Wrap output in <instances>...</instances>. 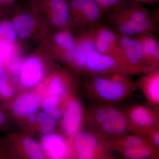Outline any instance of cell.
Returning <instances> with one entry per match:
<instances>
[{
    "mask_svg": "<svg viewBox=\"0 0 159 159\" xmlns=\"http://www.w3.org/2000/svg\"><path fill=\"white\" fill-rule=\"evenodd\" d=\"M109 22L119 33L130 36L151 32L157 29L159 9L149 12L142 4L133 0H122L111 9Z\"/></svg>",
    "mask_w": 159,
    "mask_h": 159,
    "instance_id": "cell-1",
    "label": "cell"
},
{
    "mask_svg": "<svg viewBox=\"0 0 159 159\" xmlns=\"http://www.w3.org/2000/svg\"><path fill=\"white\" fill-rule=\"evenodd\" d=\"M85 87L90 99L112 106L122 102L139 89L126 72L87 76Z\"/></svg>",
    "mask_w": 159,
    "mask_h": 159,
    "instance_id": "cell-2",
    "label": "cell"
},
{
    "mask_svg": "<svg viewBox=\"0 0 159 159\" xmlns=\"http://www.w3.org/2000/svg\"><path fill=\"white\" fill-rule=\"evenodd\" d=\"M74 146L76 157L80 159H114V152L108 139L94 132H79L74 138Z\"/></svg>",
    "mask_w": 159,
    "mask_h": 159,
    "instance_id": "cell-3",
    "label": "cell"
},
{
    "mask_svg": "<svg viewBox=\"0 0 159 159\" xmlns=\"http://www.w3.org/2000/svg\"><path fill=\"white\" fill-rule=\"evenodd\" d=\"M127 131L145 139L149 131L159 124V112L140 104L128 106L122 110Z\"/></svg>",
    "mask_w": 159,
    "mask_h": 159,
    "instance_id": "cell-4",
    "label": "cell"
},
{
    "mask_svg": "<svg viewBox=\"0 0 159 159\" xmlns=\"http://www.w3.org/2000/svg\"><path fill=\"white\" fill-rule=\"evenodd\" d=\"M82 70L85 72L86 77L126 72L125 65L122 60L97 51L89 54Z\"/></svg>",
    "mask_w": 159,
    "mask_h": 159,
    "instance_id": "cell-5",
    "label": "cell"
},
{
    "mask_svg": "<svg viewBox=\"0 0 159 159\" xmlns=\"http://www.w3.org/2000/svg\"><path fill=\"white\" fill-rule=\"evenodd\" d=\"M123 62L126 72L130 76L144 74L152 70L145 63L141 44L135 36L123 51Z\"/></svg>",
    "mask_w": 159,
    "mask_h": 159,
    "instance_id": "cell-6",
    "label": "cell"
},
{
    "mask_svg": "<svg viewBox=\"0 0 159 159\" xmlns=\"http://www.w3.org/2000/svg\"><path fill=\"white\" fill-rule=\"evenodd\" d=\"M122 109L112 105L95 102L90 106L84 114V119L89 129L104 122L124 116Z\"/></svg>",
    "mask_w": 159,
    "mask_h": 159,
    "instance_id": "cell-7",
    "label": "cell"
},
{
    "mask_svg": "<svg viewBox=\"0 0 159 159\" xmlns=\"http://www.w3.org/2000/svg\"><path fill=\"white\" fill-rule=\"evenodd\" d=\"M63 126L66 133L74 139L81 128L84 120V112L81 102L72 98L67 102L62 116Z\"/></svg>",
    "mask_w": 159,
    "mask_h": 159,
    "instance_id": "cell-8",
    "label": "cell"
},
{
    "mask_svg": "<svg viewBox=\"0 0 159 159\" xmlns=\"http://www.w3.org/2000/svg\"><path fill=\"white\" fill-rule=\"evenodd\" d=\"M96 39L95 27L86 29L77 41L74 40V54L70 63L82 70L89 54L96 51Z\"/></svg>",
    "mask_w": 159,
    "mask_h": 159,
    "instance_id": "cell-9",
    "label": "cell"
},
{
    "mask_svg": "<svg viewBox=\"0 0 159 159\" xmlns=\"http://www.w3.org/2000/svg\"><path fill=\"white\" fill-rule=\"evenodd\" d=\"M142 75L137 81L138 87L151 108L159 112V68Z\"/></svg>",
    "mask_w": 159,
    "mask_h": 159,
    "instance_id": "cell-10",
    "label": "cell"
},
{
    "mask_svg": "<svg viewBox=\"0 0 159 159\" xmlns=\"http://www.w3.org/2000/svg\"><path fill=\"white\" fill-rule=\"evenodd\" d=\"M141 44L143 59L151 70L159 68V45L153 33L146 32L135 36Z\"/></svg>",
    "mask_w": 159,
    "mask_h": 159,
    "instance_id": "cell-11",
    "label": "cell"
},
{
    "mask_svg": "<svg viewBox=\"0 0 159 159\" xmlns=\"http://www.w3.org/2000/svg\"><path fill=\"white\" fill-rule=\"evenodd\" d=\"M88 129L106 139L110 140L114 139L127 131L125 116L109 122H104Z\"/></svg>",
    "mask_w": 159,
    "mask_h": 159,
    "instance_id": "cell-12",
    "label": "cell"
},
{
    "mask_svg": "<svg viewBox=\"0 0 159 159\" xmlns=\"http://www.w3.org/2000/svg\"><path fill=\"white\" fill-rule=\"evenodd\" d=\"M42 146L50 157L62 158L67 152V145L61 137L49 134H46L42 140Z\"/></svg>",
    "mask_w": 159,
    "mask_h": 159,
    "instance_id": "cell-13",
    "label": "cell"
},
{
    "mask_svg": "<svg viewBox=\"0 0 159 159\" xmlns=\"http://www.w3.org/2000/svg\"><path fill=\"white\" fill-rule=\"evenodd\" d=\"M42 77V69L39 60L31 58L24 64L21 71L23 83L27 86H33L39 82Z\"/></svg>",
    "mask_w": 159,
    "mask_h": 159,
    "instance_id": "cell-14",
    "label": "cell"
},
{
    "mask_svg": "<svg viewBox=\"0 0 159 159\" xmlns=\"http://www.w3.org/2000/svg\"><path fill=\"white\" fill-rule=\"evenodd\" d=\"M40 103V99L38 95L33 93L25 94L16 99L13 105V110L18 116H25L37 111Z\"/></svg>",
    "mask_w": 159,
    "mask_h": 159,
    "instance_id": "cell-15",
    "label": "cell"
},
{
    "mask_svg": "<svg viewBox=\"0 0 159 159\" xmlns=\"http://www.w3.org/2000/svg\"><path fill=\"white\" fill-rule=\"evenodd\" d=\"M109 142L112 150L114 152H117L124 148L141 146H152L145 139L126 133L116 138L110 139Z\"/></svg>",
    "mask_w": 159,
    "mask_h": 159,
    "instance_id": "cell-16",
    "label": "cell"
},
{
    "mask_svg": "<svg viewBox=\"0 0 159 159\" xmlns=\"http://www.w3.org/2000/svg\"><path fill=\"white\" fill-rule=\"evenodd\" d=\"M103 14L95 0H86L80 23L86 29L94 28L100 24L99 21Z\"/></svg>",
    "mask_w": 159,
    "mask_h": 159,
    "instance_id": "cell-17",
    "label": "cell"
},
{
    "mask_svg": "<svg viewBox=\"0 0 159 159\" xmlns=\"http://www.w3.org/2000/svg\"><path fill=\"white\" fill-rule=\"evenodd\" d=\"M118 153L119 154L120 157L123 159L159 158V150L151 145L124 148Z\"/></svg>",
    "mask_w": 159,
    "mask_h": 159,
    "instance_id": "cell-18",
    "label": "cell"
},
{
    "mask_svg": "<svg viewBox=\"0 0 159 159\" xmlns=\"http://www.w3.org/2000/svg\"><path fill=\"white\" fill-rule=\"evenodd\" d=\"M55 41L63 50L66 59L71 62L74 50V39L72 34L68 31H61L56 34Z\"/></svg>",
    "mask_w": 159,
    "mask_h": 159,
    "instance_id": "cell-19",
    "label": "cell"
},
{
    "mask_svg": "<svg viewBox=\"0 0 159 159\" xmlns=\"http://www.w3.org/2000/svg\"><path fill=\"white\" fill-rule=\"evenodd\" d=\"M14 22L16 30L22 38H25L29 36L34 24L33 18L26 14L16 16Z\"/></svg>",
    "mask_w": 159,
    "mask_h": 159,
    "instance_id": "cell-20",
    "label": "cell"
},
{
    "mask_svg": "<svg viewBox=\"0 0 159 159\" xmlns=\"http://www.w3.org/2000/svg\"><path fill=\"white\" fill-rule=\"evenodd\" d=\"M96 49L99 53L116 57L123 61V52L116 43L109 42L97 38Z\"/></svg>",
    "mask_w": 159,
    "mask_h": 159,
    "instance_id": "cell-21",
    "label": "cell"
},
{
    "mask_svg": "<svg viewBox=\"0 0 159 159\" xmlns=\"http://www.w3.org/2000/svg\"><path fill=\"white\" fill-rule=\"evenodd\" d=\"M70 81L67 77L61 76H56L51 80L50 91L53 96L63 97L70 93Z\"/></svg>",
    "mask_w": 159,
    "mask_h": 159,
    "instance_id": "cell-22",
    "label": "cell"
},
{
    "mask_svg": "<svg viewBox=\"0 0 159 159\" xmlns=\"http://www.w3.org/2000/svg\"><path fill=\"white\" fill-rule=\"evenodd\" d=\"M23 145L26 153L31 159H39L43 158L41 147L34 139L26 138L23 141Z\"/></svg>",
    "mask_w": 159,
    "mask_h": 159,
    "instance_id": "cell-23",
    "label": "cell"
},
{
    "mask_svg": "<svg viewBox=\"0 0 159 159\" xmlns=\"http://www.w3.org/2000/svg\"><path fill=\"white\" fill-rule=\"evenodd\" d=\"M95 33L98 39L111 43H116L119 33L114 29L99 24L95 27Z\"/></svg>",
    "mask_w": 159,
    "mask_h": 159,
    "instance_id": "cell-24",
    "label": "cell"
},
{
    "mask_svg": "<svg viewBox=\"0 0 159 159\" xmlns=\"http://www.w3.org/2000/svg\"><path fill=\"white\" fill-rule=\"evenodd\" d=\"M37 122L41 125V129L45 134H51L55 129L56 122L55 119L45 112H41L37 115Z\"/></svg>",
    "mask_w": 159,
    "mask_h": 159,
    "instance_id": "cell-25",
    "label": "cell"
},
{
    "mask_svg": "<svg viewBox=\"0 0 159 159\" xmlns=\"http://www.w3.org/2000/svg\"><path fill=\"white\" fill-rule=\"evenodd\" d=\"M0 95L4 97L10 98L13 91L8 85V80L4 70L0 67Z\"/></svg>",
    "mask_w": 159,
    "mask_h": 159,
    "instance_id": "cell-26",
    "label": "cell"
},
{
    "mask_svg": "<svg viewBox=\"0 0 159 159\" xmlns=\"http://www.w3.org/2000/svg\"><path fill=\"white\" fill-rule=\"evenodd\" d=\"M0 35H4L9 41L15 39V31L12 24L10 21H3L0 24Z\"/></svg>",
    "mask_w": 159,
    "mask_h": 159,
    "instance_id": "cell-27",
    "label": "cell"
},
{
    "mask_svg": "<svg viewBox=\"0 0 159 159\" xmlns=\"http://www.w3.org/2000/svg\"><path fill=\"white\" fill-rule=\"evenodd\" d=\"M145 140L159 150V124L155 126L149 131Z\"/></svg>",
    "mask_w": 159,
    "mask_h": 159,
    "instance_id": "cell-28",
    "label": "cell"
},
{
    "mask_svg": "<svg viewBox=\"0 0 159 159\" xmlns=\"http://www.w3.org/2000/svg\"><path fill=\"white\" fill-rule=\"evenodd\" d=\"M13 51V48L9 42L3 41L0 42V54L5 62L10 59Z\"/></svg>",
    "mask_w": 159,
    "mask_h": 159,
    "instance_id": "cell-29",
    "label": "cell"
},
{
    "mask_svg": "<svg viewBox=\"0 0 159 159\" xmlns=\"http://www.w3.org/2000/svg\"><path fill=\"white\" fill-rule=\"evenodd\" d=\"M133 37V36H130L127 34L119 33V36L116 43L123 52V51L130 43Z\"/></svg>",
    "mask_w": 159,
    "mask_h": 159,
    "instance_id": "cell-30",
    "label": "cell"
},
{
    "mask_svg": "<svg viewBox=\"0 0 159 159\" xmlns=\"http://www.w3.org/2000/svg\"><path fill=\"white\" fill-rule=\"evenodd\" d=\"M58 106L49 107L43 109L46 113L55 120H60L62 118L63 114L58 108Z\"/></svg>",
    "mask_w": 159,
    "mask_h": 159,
    "instance_id": "cell-31",
    "label": "cell"
},
{
    "mask_svg": "<svg viewBox=\"0 0 159 159\" xmlns=\"http://www.w3.org/2000/svg\"><path fill=\"white\" fill-rule=\"evenodd\" d=\"M60 102V99L58 97H54L48 98L43 101L41 103V107L43 109L53 106H58Z\"/></svg>",
    "mask_w": 159,
    "mask_h": 159,
    "instance_id": "cell-32",
    "label": "cell"
},
{
    "mask_svg": "<svg viewBox=\"0 0 159 159\" xmlns=\"http://www.w3.org/2000/svg\"><path fill=\"white\" fill-rule=\"evenodd\" d=\"M20 68V61L19 59H15L11 61L10 65V71L13 77H16L18 75Z\"/></svg>",
    "mask_w": 159,
    "mask_h": 159,
    "instance_id": "cell-33",
    "label": "cell"
},
{
    "mask_svg": "<svg viewBox=\"0 0 159 159\" xmlns=\"http://www.w3.org/2000/svg\"><path fill=\"white\" fill-rule=\"evenodd\" d=\"M103 13L110 11V0H95Z\"/></svg>",
    "mask_w": 159,
    "mask_h": 159,
    "instance_id": "cell-34",
    "label": "cell"
},
{
    "mask_svg": "<svg viewBox=\"0 0 159 159\" xmlns=\"http://www.w3.org/2000/svg\"><path fill=\"white\" fill-rule=\"evenodd\" d=\"M141 4H153L158 2L159 0H133Z\"/></svg>",
    "mask_w": 159,
    "mask_h": 159,
    "instance_id": "cell-35",
    "label": "cell"
},
{
    "mask_svg": "<svg viewBox=\"0 0 159 159\" xmlns=\"http://www.w3.org/2000/svg\"><path fill=\"white\" fill-rule=\"evenodd\" d=\"M6 118L5 115L2 111H0V126L4 125L6 122Z\"/></svg>",
    "mask_w": 159,
    "mask_h": 159,
    "instance_id": "cell-36",
    "label": "cell"
},
{
    "mask_svg": "<svg viewBox=\"0 0 159 159\" xmlns=\"http://www.w3.org/2000/svg\"><path fill=\"white\" fill-rule=\"evenodd\" d=\"M122 0H110V6L111 9L116 5L118 3L121 2Z\"/></svg>",
    "mask_w": 159,
    "mask_h": 159,
    "instance_id": "cell-37",
    "label": "cell"
},
{
    "mask_svg": "<svg viewBox=\"0 0 159 159\" xmlns=\"http://www.w3.org/2000/svg\"><path fill=\"white\" fill-rule=\"evenodd\" d=\"M29 120H30L31 122H37V116L34 115V113L31 114L29 115Z\"/></svg>",
    "mask_w": 159,
    "mask_h": 159,
    "instance_id": "cell-38",
    "label": "cell"
},
{
    "mask_svg": "<svg viewBox=\"0 0 159 159\" xmlns=\"http://www.w3.org/2000/svg\"><path fill=\"white\" fill-rule=\"evenodd\" d=\"M5 62V61H4L2 57V55H1V54H0V66H1V65L2 64L4 63Z\"/></svg>",
    "mask_w": 159,
    "mask_h": 159,
    "instance_id": "cell-39",
    "label": "cell"
},
{
    "mask_svg": "<svg viewBox=\"0 0 159 159\" xmlns=\"http://www.w3.org/2000/svg\"><path fill=\"white\" fill-rule=\"evenodd\" d=\"M12 0H0V2H9Z\"/></svg>",
    "mask_w": 159,
    "mask_h": 159,
    "instance_id": "cell-40",
    "label": "cell"
}]
</instances>
